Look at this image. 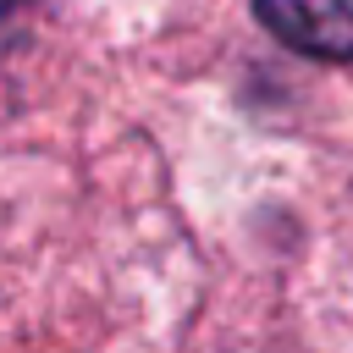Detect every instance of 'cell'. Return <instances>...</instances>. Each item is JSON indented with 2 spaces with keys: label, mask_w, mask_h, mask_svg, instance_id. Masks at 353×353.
<instances>
[{
  "label": "cell",
  "mask_w": 353,
  "mask_h": 353,
  "mask_svg": "<svg viewBox=\"0 0 353 353\" xmlns=\"http://www.w3.org/2000/svg\"><path fill=\"white\" fill-rule=\"evenodd\" d=\"M254 11L287 50L353 61V0H254Z\"/></svg>",
  "instance_id": "obj_1"
}]
</instances>
